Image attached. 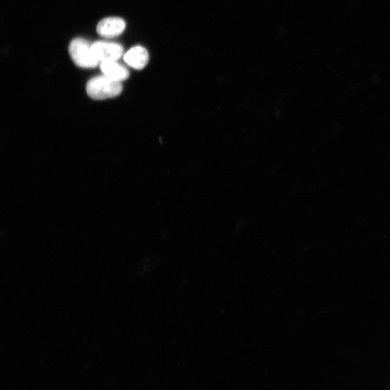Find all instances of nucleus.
<instances>
[{
	"mask_svg": "<svg viewBox=\"0 0 390 390\" xmlns=\"http://www.w3.org/2000/svg\"><path fill=\"white\" fill-rule=\"evenodd\" d=\"M126 28V23L122 18L112 17L101 20L97 25V32L99 35L112 38L123 33Z\"/></svg>",
	"mask_w": 390,
	"mask_h": 390,
	"instance_id": "20e7f679",
	"label": "nucleus"
},
{
	"mask_svg": "<svg viewBox=\"0 0 390 390\" xmlns=\"http://www.w3.org/2000/svg\"><path fill=\"white\" fill-rule=\"evenodd\" d=\"M92 50L99 63L117 61L124 53L122 46L118 44L97 41L92 44Z\"/></svg>",
	"mask_w": 390,
	"mask_h": 390,
	"instance_id": "7ed1b4c3",
	"label": "nucleus"
},
{
	"mask_svg": "<svg viewBox=\"0 0 390 390\" xmlns=\"http://www.w3.org/2000/svg\"><path fill=\"white\" fill-rule=\"evenodd\" d=\"M100 67L104 75L115 82H124L129 76L128 70L117 61L101 63Z\"/></svg>",
	"mask_w": 390,
	"mask_h": 390,
	"instance_id": "423d86ee",
	"label": "nucleus"
},
{
	"mask_svg": "<svg viewBox=\"0 0 390 390\" xmlns=\"http://www.w3.org/2000/svg\"><path fill=\"white\" fill-rule=\"evenodd\" d=\"M86 91L91 98L103 100L119 96L122 91V85L105 75L98 76L89 82Z\"/></svg>",
	"mask_w": 390,
	"mask_h": 390,
	"instance_id": "f257e3e1",
	"label": "nucleus"
},
{
	"mask_svg": "<svg viewBox=\"0 0 390 390\" xmlns=\"http://www.w3.org/2000/svg\"><path fill=\"white\" fill-rule=\"evenodd\" d=\"M124 62L136 70L143 69L149 60V54L146 48L137 46L130 48L124 56Z\"/></svg>",
	"mask_w": 390,
	"mask_h": 390,
	"instance_id": "39448f33",
	"label": "nucleus"
},
{
	"mask_svg": "<svg viewBox=\"0 0 390 390\" xmlns=\"http://www.w3.org/2000/svg\"><path fill=\"white\" fill-rule=\"evenodd\" d=\"M69 53L78 67L93 68L99 63L93 54L92 44L84 39H73L69 46Z\"/></svg>",
	"mask_w": 390,
	"mask_h": 390,
	"instance_id": "f03ea898",
	"label": "nucleus"
}]
</instances>
